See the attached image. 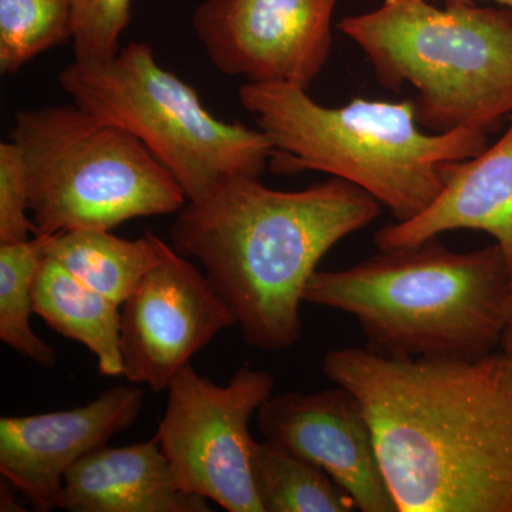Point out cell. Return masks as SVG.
Instances as JSON below:
<instances>
[{"label":"cell","instance_id":"1","mask_svg":"<svg viewBox=\"0 0 512 512\" xmlns=\"http://www.w3.org/2000/svg\"><path fill=\"white\" fill-rule=\"evenodd\" d=\"M322 372L355 394L399 512H512V357L343 348Z\"/></svg>","mask_w":512,"mask_h":512},{"label":"cell","instance_id":"2","mask_svg":"<svg viewBox=\"0 0 512 512\" xmlns=\"http://www.w3.org/2000/svg\"><path fill=\"white\" fill-rule=\"evenodd\" d=\"M380 212L372 195L340 178L278 191L235 177L188 201L170 237L178 254L204 266L245 342L281 352L301 338L303 293L320 259Z\"/></svg>","mask_w":512,"mask_h":512},{"label":"cell","instance_id":"3","mask_svg":"<svg viewBox=\"0 0 512 512\" xmlns=\"http://www.w3.org/2000/svg\"><path fill=\"white\" fill-rule=\"evenodd\" d=\"M293 84L245 83L242 107L272 144L276 175L320 171L372 195L396 222L436 200L454 165L488 147L487 131L426 133L413 100L355 99L326 107Z\"/></svg>","mask_w":512,"mask_h":512},{"label":"cell","instance_id":"4","mask_svg":"<svg viewBox=\"0 0 512 512\" xmlns=\"http://www.w3.org/2000/svg\"><path fill=\"white\" fill-rule=\"evenodd\" d=\"M303 301L355 318L383 355L474 359L501 348L512 269L497 244L453 252L433 238L316 271Z\"/></svg>","mask_w":512,"mask_h":512},{"label":"cell","instance_id":"5","mask_svg":"<svg viewBox=\"0 0 512 512\" xmlns=\"http://www.w3.org/2000/svg\"><path fill=\"white\" fill-rule=\"evenodd\" d=\"M384 89H416L417 121L431 133H490L512 117V10L474 3L383 0L339 22Z\"/></svg>","mask_w":512,"mask_h":512},{"label":"cell","instance_id":"6","mask_svg":"<svg viewBox=\"0 0 512 512\" xmlns=\"http://www.w3.org/2000/svg\"><path fill=\"white\" fill-rule=\"evenodd\" d=\"M10 140L19 147L37 234L111 229L187 204L170 171L133 134L82 107L22 110Z\"/></svg>","mask_w":512,"mask_h":512},{"label":"cell","instance_id":"7","mask_svg":"<svg viewBox=\"0 0 512 512\" xmlns=\"http://www.w3.org/2000/svg\"><path fill=\"white\" fill-rule=\"evenodd\" d=\"M59 84L77 106L143 143L187 202L229 178L261 177L268 167L272 144L264 131L212 116L194 87L163 69L147 43H128L106 60H73Z\"/></svg>","mask_w":512,"mask_h":512},{"label":"cell","instance_id":"8","mask_svg":"<svg viewBox=\"0 0 512 512\" xmlns=\"http://www.w3.org/2000/svg\"><path fill=\"white\" fill-rule=\"evenodd\" d=\"M275 379L241 367L218 386L187 365L167 387L156 437L184 491L229 512H264L252 478L249 421L272 396Z\"/></svg>","mask_w":512,"mask_h":512},{"label":"cell","instance_id":"9","mask_svg":"<svg viewBox=\"0 0 512 512\" xmlns=\"http://www.w3.org/2000/svg\"><path fill=\"white\" fill-rule=\"evenodd\" d=\"M338 0H204L192 15L210 62L247 83L308 89L328 63Z\"/></svg>","mask_w":512,"mask_h":512},{"label":"cell","instance_id":"10","mask_svg":"<svg viewBox=\"0 0 512 512\" xmlns=\"http://www.w3.org/2000/svg\"><path fill=\"white\" fill-rule=\"evenodd\" d=\"M234 325V313L210 278L167 245L161 261L121 305L124 376L164 392L192 356Z\"/></svg>","mask_w":512,"mask_h":512},{"label":"cell","instance_id":"11","mask_svg":"<svg viewBox=\"0 0 512 512\" xmlns=\"http://www.w3.org/2000/svg\"><path fill=\"white\" fill-rule=\"evenodd\" d=\"M256 416L265 441L322 468L348 491L357 510L399 512L375 433L349 389L336 384L319 392L272 394Z\"/></svg>","mask_w":512,"mask_h":512},{"label":"cell","instance_id":"12","mask_svg":"<svg viewBox=\"0 0 512 512\" xmlns=\"http://www.w3.org/2000/svg\"><path fill=\"white\" fill-rule=\"evenodd\" d=\"M143 404L140 387L116 386L76 409L2 417L0 474L36 511L56 510L67 470L130 429Z\"/></svg>","mask_w":512,"mask_h":512},{"label":"cell","instance_id":"13","mask_svg":"<svg viewBox=\"0 0 512 512\" xmlns=\"http://www.w3.org/2000/svg\"><path fill=\"white\" fill-rule=\"evenodd\" d=\"M456 229L491 235L512 269V117L497 143L454 165L426 210L380 229L375 244L380 251L412 247Z\"/></svg>","mask_w":512,"mask_h":512},{"label":"cell","instance_id":"14","mask_svg":"<svg viewBox=\"0 0 512 512\" xmlns=\"http://www.w3.org/2000/svg\"><path fill=\"white\" fill-rule=\"evenodd\" d=\"M57 508L69 512H210L207 498L187 493L157 437L126 447L103 446L64 476Z\"/></svg>","mask_w":512,"mask_h":512},{"label":"cell","instance_id":"15","mask_svg":"<svg viewBox=\"0 0 512 512\" xmlns=\"http://www.w3.org/2000/svg\"><path fill=\"white\" fill-rule=\"evenodd\" d=\"M33 306L49 328L82 343L97 357L101 375H124L119 303L94 291L46 255L33 282Z\"/></svg>","mask_w":512,"mask_h":512},{"label":"cell","instance_id":"16","mask_svg":"<svg viewBox=\"0 0 512 512\" xmlns=\"http://www.w3.org/2000/svg\"><path fill=\"white\" fill-rule=\"evenodd\" d=\"M167 245L153 232L127 241L106 229H73L50 235L46 255L94 291L123 305L161 261Z\"/></svg>","mask_w":512,"mask_h":512},{"label":"cell","instance_id":"17","mask_svg":"<svg viewBox=\"0 0 512 512\" xmlns=\"http://www.w3.org/2000/svg\"><path fill=\"white\" fill-rule=\"evenodd\" d=\"M252 478L264 512H352L355 500L322 468L268 443L255 441Z\"/></svg>","mask_w":512,"mask_h":512},{"label":"cell","instance_id":"18","mask_svg":"<svg viewBox=\"0 0 512 512\" xmlns=\"http://www.w3.org/2000/svg\"><path fill=\"white\" fill-rule=\"evenodd\" d=\"M50 234L0 244V340L39 365L55 367L56 350L33 332V282L46 258Z\"/></svg>","mask_w":512,"mask_h":512},{"label":"cell","instance_id":"19","mask_svg":"<svg viewBox=\"0 0 512 512\" xmlns=\"http://www.w3.org/2000/svg\"><path fill=\"white\" fill-rule=\"evenodd\" d=\"M73 37V0H0V72L18 73Z\"/></svg>","mask_w":512,"mask_h":512},{"label":"cell","instance_id":"20","mask_svg":"<svg viewBox=\"0 0 512 512\" xmlns=\"http://www.w3.org/2000/svg\"><path fill=\"white\" fill-rule=\"evenodd\" d=\"M131 0H73L74 60H106L120 52Z\"/></svg>","mask_w":512,"mask_h":512},{"label":"cell","instance_id":"21","mask_svg":"<svg viewBox=\"0 0 512 512\" xmlns=\"http://www.w3.org/2000/svg\"><path fill=\"white\" fill-rule=\"evenodd\" d=\"M29 185L19 147L0 143V244H16L37 235L29 218Z\"/></svg>","mask_w":512,"mask_h":512},{"label":"cell","instance_id":"22","mask_svg":"<svg viewBox=\"0 0 512 512\" xmlns=\"http://www.w3.org/2000/svg\"><path fill=\"white\" fill-rule=\"evenodd\" d=\"M15 491L18 490L9 481L2 484V490H0V511H23V508H20V504L16 501L15 495H13Z\"/></svg>","mask_w":512,"mask_h":512},{"label":"cell","instance_id":"23","mask_svg":"<svg viewBox=\"0 0 512 512\" xmlns=\"http://www.w3.org/2000/svg\"><path fill=\"white\" fill-rule=\"evenodd\" d=\"M501 350L512 357V311L508 319L507 328H505L503 340H501Z\"/></svg>","mask_w":512,"mask_h":512},{"label":"cell","instance_id":"24","mask_svg":"<svg viewBox=\"0 0 512 512\" xmlns=\"http://www.w3.org/2000/svg\"><path fill=\"white\" fill-rule=\"evenodd\" d=\"M431 2H437V0H431ZM441 2H444V5H448V3H474L473 0H441ZM493 2L500 3L505 8L512 10V0H493Z\"/></svg>","mask_w":512,"mask_h":512}]
</instances>
